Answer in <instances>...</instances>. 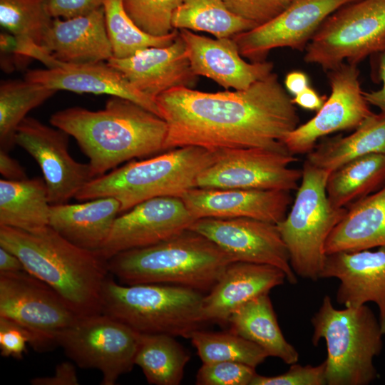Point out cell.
Masks as SVG:
<instances>
[{
    "label": "cell",
    "instance_id": "obj_9",
    "mask_svg": "<svg viewBox=\"0 0 385 385\" xmlns=\"http://www.w3.org/2000/svg\"><path fill=\"white\" fill-rule=\"evenodd\" d=\"M304 60L328 71L385 51V0H358L331 14L305 48Z\"/></svg>",
    "mask_w": 385,
    "mask_h": 385
},
{
    "label": "cell",
    "instance_id": "obj_25",
    "mask_svg": "<svg viewBox=\"0 0 385 385\" xmlns=\"http://www.w3.org/2000/svg\"><path fill=\"white\" fill-rule=\"evenodd\" d=\"M120 213V203L103 197L76 204L52 205L48 225L73 244L98 251Z\"/></svg>",
    "mask_w": 385,
    "mask_h": 385
},
{
    "label": "cell",
    "instance_id": "obj_2",
    "mask_svg": "<svg viewBox=\"0 0 385 385\" xmlns=\"http://www.w3.org/2000/svg\"><path fill=\"white\" fill-rule=\"evenodd\" d=\"M50 123L76 140L89 159L94 178L124 162L163 151L168 133L163 118L117 96L98 111L78 106L58 111Z\"/></svg>",
    "mask_w": 385,
    "mask_h": 385
},
{
    "label": "cell",
    "instance_id": "obj_10",
    "mask_svg": "<svg viewBox=\"0 0 385 385\" xmlns=\"http://www.w3.org/2000/svg\"><path fill=\"white\" fill-rule=\"evenodd\" d=\"M139 333L104 314L81 317L59 333L57 346L78 366L102 373V385H114L131 371Z\"/></svg>",
    "mask_w": 385,
    "mask_h": 385
},
{
    "label": "cell",
    "instance_id": "obj_8",
    "mask_svg": "<svg viewBox=\"0 0 385 385\" xmlns=\"http://www.w3.org/2000/svg\"><path fill=\"white\" fill-rule=\"evenodd\" d=\"M301 183L285 217L277 224L297 277L317 281L327 257L325 244L346 207L330 203L326 190L329 173L305 160Z\"/></svg>",
    "mask_w": 385,
    "mask_h": 385
},
{
    "label": "cell",
    "instance_id": "obj_27",
    "mask_svg": "<svg viewBox=\"0 0 385 385\" xmlns=\"http://www.w3.org/2000/svg\"><path fill=\"white\" fill-rule=\"evenodd\" d=\"M230 331L260 346L287 364L298 361L299 352L284 337L269 293L247 302L229 318Z\"/></svg>",
    "mask_w": 385,
    "mask_h": 385
},
{
    "label": "cell",
    "instance_id": "obj_7",
    "mask_svg": "<svg viewBox=\"0 0 385 385\" xmlns=\"http://www.w3.org/2000/svg\"><path fill=\"white\" fill-rule=\"evenodd\" d=\"M110 274L102 287V313L135 332L190 339L205 324L203 293L173 284H118Z\"/></svg>",
    "mask_w": 385,
    "mask_h": 385
},
{
    "label": "cell",
    "instance_id": "obj_33",
    "mask_svg": "<svg viewBox=\"0 0 385 385\" xmlns=\"http://www.w3.org/2000/svg\"><path fill=\"white\" fill-rule=\"evenodd\" d=\"M57 91L28 80H6L0 84V145L9 151L15 143L17 128L27 113L52 97Z\"/></svg>",
    "mask_w": 385,
    "mask_h": 385
},
{
    "label": "cell",
    "instance_id": "obj_45",
    "mask_svg": "<svg viewBox=\"0 0 385 385\" xmlns=\"http://www.w3.org/2000/svg\"><path fill=\"white\" fill-rule=\"evenodd\" d=\"M0 173L4 179L21 180L26 179L24 168L9 154V151L0 148Z\"/></svg>",
    "mask_w": 385,
    "mask_h": 385
},
{
    "label": "cell",
    "instance_id": "obj_19",
    "mask_svg": "<svg viewBox=\"0 0 385 385\" xmlns=\"http://www.w3.org/2000/svg\"><path fill=\"white\" fill-rule=\"evenodd\" d=\"M192 216L200 218L257 219L274 224L286 216L289 191L194 188L181 197Z\"/></svg>",
    "mask_w": 385,
    "mask_h": 385
},
{
    "label": "cell",
    "instance_id": "obj_3",
    "mask_svg": "<svg viewBox=\"0 0 385 385\" xmlns=\"http://www.w3.org/2000/svg\"><path fill=\"white\" fill-rule=\"evenodd\" d=\"M0 247L16 255L26 272L79 316L102 313V287L110 273L98 251L73 244L49 225L31 231L0 226Z\"/></svg>",
    "mask_w": 385,
    "mask_h": 385
},
{
    "label": "cell",
    "instance_id": "obj_26",
    "mask_svg": "<svg viewBox=\"0 0 385 385\" xmlns=\"http://www.w3.org/2000/svg\"><path fill=\"white\" fill-rule=\"evenodd\" d=\"M385 250V185L346 207L325 244V253Z\"/></svg>",
    "mask_w": 385,
    "mask_h": 385
},
{
    "label": "cell",
    "instance_id": "obj_42",
    "mask_svg": "<svg viewBox=\"0 0 385 385\" xmlns=\"http://www.w3.org/2000/svg\"><path fill=\"white\" fill-rule=\"evenodd\" d=\"M35 339L33 334L21 325L0 317V350L5 357L21 359L29 344L32 347Z\"/></svg>",
    "mask_w": 385,
    "mask_h": 385
},
{
    "label": "cell",
    "instance_id": "obj_41",
    "mask_svg": "<svg viewBox=\"0 0 385 385\" xmlns=\"http://www.w3.org/2000/svg\"><path fill=\"white\" fill-rule=\"evenodd\" d=\"M0 46L1 54H11L24 63L29 59H35L43 63L47 68H55L61 63L41 44L29 38L16 36L6 31L1 33Z\"/></svg>",
    "mask_w": 385,
    "mask_h": 385
},
{
    "label": "cell",
    "instance_id": "obj_21",
    "mask_svg": "<svg viewBox=\"0 0 385 385\" xmlns=\"http://www.w3.org/2000/svg\"><path fill=\"white\" fill-rule=\"evenodd\" d=\"M107 63L137 90L155 99L173 88H192L197 81L180 34L169 46L146 48L125 58L112 57Z\"/></svg>",
    "mask_w": 385,
    "mask_h": 385
},
{
    "label": "cell",
    "instance_id": "obj_43",
    "mask_svg": "<svg viewBox=\"0 0 385 385\" xmlns=\"http://www.w3.org/2000/svg\"><path fill=\"white\" fill-rule=\"evenodd\" d=\"M104 0H48L53 19H71L87 15L103 6Z\"/></svg>",
    "mask_w": 385,
    "mask_h": 385
},
{
    "label": "cell",
    "instance_id": "obj_4",
    "mask_svg": "<svg viewBox=\"0 0 385 385\" xmlns=\"http://www.w3.org/2000/svg\"><path fill=\"white\" fill-rule=\"evenodd\" d=\"M232 262L215 243L188 229L158 244L120 252L107 266L123 284H173L203 293Z\"/></svg>",
    "mask_w": 385,
    "mask_h": 385
},
{
    "label": "cell",
    "instance_id": "obj_36",
    "mask_svg": "<svg viewBox=\"0 0 385 385\" xmlns=\"http://www.w3.org/2000/svg\"><path fill=\"white\" fill-rule=\"evenodd\" d=\"M48 0H0V25L16 36L41 44L53 18Z\"/></svg>",
    "mask_w": 385,
    "mask_h": 385
},
{
    "label": "cell",
    "instance_id": "obj_16",
    "mask_svg": "<svg viewBox=\"0 0 385 385\" xmlns=\"http://www.w3.org/2000/svg\"><path fill=\"white\" fill-rule=\"evenodd\" d=\"M358 0H292L270 21L233 37L240 55L250 62L265 61L274 48L303 51L323 21L340 7Z\"/></svg>",
    "mask_w": 385,
    "mask_h": 385
},
{
    "label": "cell",
    "instance_id": "obj_32",
    "mask_svg": "<svg viewBox=\"0 0 385 385\" xmlns=\"http://www.w3.org/2000/svg\"><path fill=\"white\" fill-rule=\"evenodd\" d=\"M175 29L204 31L215 38H232L257 26L232 13L222 0H182L173 19Z\"/></svg>",
    "mask_w": 385,
    "mask_h": 385
},
{
    "label": "cell",
    "instance_id": "obj_24",
    "mask_svg": "<svg viewBox=\"0 0 385 385\" xmlns=\"http://www.w3.org/2000/svg\"><path fill=\"white\" fill-rule=\"evenodd\" d=\"M41 45L63 63L108 61L113 56L103 6L71 19H53Z\"/></svg>",
    "mask_w": 385,
    "mask_h": 385
},
{
    "label": "cell",
    "instance_id": "obj_23",
    "mask_svg": "<svg viewBox=\"0 0 385 385\" xmlns=\"http://www.w3.org/2000/svg\"><path fill=\"white\" fill-rule=\"evenodd\" d=\"M285 280L284 272L276 267L232 262L207 294L204 295L203 321L227 324L229 318L239 307L260 295L269 293Z\"/></svg>",
    "mask_w": 385,
    "mask_h": 385
},
{
    "label": "cell",
    "instance_id": "obj_29",
    "mask_svg": "<svg viewBox=\"0 0 385 385\" xmlns=\"http://www.w3.org/2000/svg\"><path fill=\"white\" fill-rule=\"evenodd\" d=\"M50 207L43 178L0 180V226L26 231L44 227Z\"/></svg>",
    "mask_w": 385,
    "mask_h": 385
},
{
    "label": "cell",
    "instance_id": "obj_47",
    "mask_svg": "<svg viewBox=\"0 0 385 385\" xmlns=\"http://www.w3.org/2000/svg\"><path fill=\"white\" fill-rule=\"evenodd\" d=\"M326 97L321 96L314 88L308 87L292 98L293 103L309 111H318L323 106Z\"/></svg>",
    "mask_w": 385,
    "mask_h": 385
},
{
    "label": "cell",
    "instance_id": "obj_6",
    "mask_svg": "<svg viewBox=\"0 0 385 385\" xmlns=\"http://www.w3.org/2000/svg\"><path fill=\"white\" fill-rule=\"evenodd\" d=\"M311 323L312 344L326 342L327 385H368L376 379L374 360L383 349L384 334L367 305L338 309L325 295Z\"/></svg>",
    "mask_w": 385,
    "mask_h": 385
},
{
    "label": "cell",
    "instance_id": "obj_40",
    "mask_svg": "<svg viewBox=\"0 0 385 385\" xmlns=\"http://www.w3.org/2000/svg\"><path fill=\"white\" fill-rule=\"evenodd\" d=\"M222 1L232 13L258 26L282 13L292 0H222Z\"/></svg>",
    "mask_w": 385,
    "mask_h": 385
},
{
    "label": "cell",
    "instance_id": "obj_35",
    "mask_svg": "<svg viewBox=\"0 0 385 385\" xmlns=\"http://www.w3.org/2000/svg\"><path fill=\"white\" fill-rule=\"evenodd\" d=\"M190 339L202 364L234 361L256 368L268 357L257 344L230 330L212 332L200 329Z\"/></svg>",
    "mask_w": 385,
    "mask_h": 385
},
{
    "label": "cell",
    "instance_id": "obj_17",
    "mask_svg": "<svg viewBox=\"0 0 385 385\" xmlns=\"http://www.w3.org/2000/svg\"><path fill=\"white\" fill-rule=\"evenodd\" d=\"M195 220L182 198H151L116 217L98 252L107 261L120 252L165 241L188 230Z\"/></svg>",
    "mask_w": 385,
    "mask_h": 385
},
{
    "label": "cell",
    "instance_id": "obj_38",
    "mask_svg": "<svg viewBox=\"0 0 385 385\" xmlns=\"http://www.w3.org/2000/svg\"><path fill=\"white\" fill-rule=\"evenodd\" d=\"M255 368L234 361L202 364L196 375L197 385H251Z\"/></svg>",
    "mask_w": 385,
    "mask_h": 385
},
{
    "label": "cell",
    "instance_id": "obj_20",
    "mask_svg": "<svg viewBox=\"0 0 385 385\" xmlns=\"http://www.w3.org/2000/svg\"><path fill=\"white\" fill-rule=\"evenodd\" d=\"M179 34L193 73L210 78L226 89H247L273 69L272 62L245 61L232 38H211L188 29L179 30Z\"/></svg>",
    "mask_w": 385,
    "mask_h": 385
},
{
    "label": "cell",
    "instance_id": "obj_28",
    "mask_svg": "<svg viewBox=\"0 0 385 385\" xmlns=\"http://www.w3.org/2000/svg\"><path fill=\"white\" fill-rule=\"evenodd\" d=\"M385 153V115L371 114L354 132L328 138L307 154L306 161L329 173L360 157Z\"/></svg>",
    "mask_w": 385,
    "mask_h": 385
},
{
    "label": "cell",
    "instance_id": "obj_13",
    "mask_svg": "<svg viewBox=\"0 0 385 385\" xmlns=\"http://www.w3.org/2000/svg\"><path fill=\"white\" fill-rule=\"evenodd\" d=\"M329 98L317 114L289 133L283 143L292 154H307L319 139L335 132L354 130L372 112L365 100L357 65L344 62L328 71Z\"/></svg>",
    "mask_w": 385,
    "mask_h": 385
},
{
    "label": "cell",
    "instance_id": "obj_22",
    "mask_svg": "<svg viewBox=\"0 0 385 385\" xmlns=\"http://www.w3.org/2000/svg\"><path fill=\"white\" fill-rule=\"evenodd\" d=\"M24 79L56 91L107 94L130 100L160 116L156 99L133 87L107 61L63 63L52 68L28 71Z\"/></svg>",
    "mask_w": 385,
    "mask_h": 385
},
{
    "label": "cell",
    "instance_id": "obj_31",
    "mask_svg": "<svg viewBox=\"0 0 385 385\" xmlns=\"http://www.w3.org/2000/svg\"><path fill=\"white\" fill-rule=\"evenodd\" d=\"M175 337L140 334L134 364L150 384L178 385L183 378L190 354Z\"/></svg>",
    "mask_w": 385,
    "mask_h": 385
},
{
    "label": "cell",
    "instance_id": "obj_18",
    "mask_svg": "<svg viewBox=\"0 0 385 385\" xmlns=\"http://www.w3.org/2000/svg\"><path fill=\"white\" fill-rule=\"evenodd\" d=\"M336 278L337 302L344 307L374 303L385 334V250H364L327 255L320 279Z\"/></svg>",
    "mask_w": 385,
    "mask_h": 385
},
{
    "label": "cell",
    "instance_id": "obj_14",
    "mask_svg": "<svg viewBox=\"0 0 385 385\" xmlns=\"http://www.w3.org/2000/svg\"><path fill=\"white\" fill-rule=\"evenodd\" d=\"M69 135L38 119L26 117L19 125L15 143L38 164L51 205L67 203L94 178L88 163L75 160L68 152Z\"/></svg>",
    "mask_w": 385,
    "mask_h": 385
},
{
    "label": "cell",
    "instance_id": "obj_39",
    "mask_svg": "<svg viewBox=\"0 0 385 385\" xmlns=\"http://www.w3.org/2000/svg\"><path fill=\"white\" fill-rule=\"evenodd\" d=\"M251 385H327L326 362L315 366L296 362L286 372L276 376L257 374Z\"/></svg>",
    "mask_w": 385,
    "mask_h": 385
},
{
    "label": "cell",
    "instance_id": "obj_11",
    "mask_svg": "<svg viewBox=\"0 0 385 385\" xmlns=\"http://www.w3.org/2000/svg\"><path fill=\"white\" fill-rule=\"evenodd\" d=\"M0 317L27 329L38 351L57 346L58 334L81 317L53 289L26 271L0 272Z\"/></svg>",
    "mask_w": 385,
    "mask_h": 385
},
{
    "label": "cell",
    "instance_id": "obj_44",
    "mask_svg": "<svg viewBox=\"0 0 385 385\" xmlns=\"http://www.w3.org/2000/svg\"><path fill=\"white\" fill-rule=\"evenodd\" d=\"M32 385H78L75 366L70 361L58 364L54 374L49 376H38L31 380Z\"/></svg>",
    "mask_w": 385,
    "mask_h": 385
},
{
    "label": "cell",
    "instance_id": "obj_30",
    "mask_svg": "<svg viewBox=\"0 0 385 385\" xmlns=\"http://www.w3.org/2000/svg\"><path fill=\"white\" fill-rule=\"evenodd\" d=\"M385 184V153L354 159L332 172L326 190L332 206L345 208Z\"/></svg>",
    "mask_w": 385,
    "mask_h": 385
},
{
    "label": "cell",
    "instance_id": "obj_46",
    "mask_svg": "<svg viewBox=\"0 0 385 385\" xmlns=\"http://www.w3.org/2000/svg\"><path fill=\"white\" fill-rule=\"evenodd\" d=\"M379 54L378 73L383 86L378 91L364 92V96L369 105L377 107L385 115V51Z\"/></svg>",
    "mask_w": 385,
    "mask_h": 385
},
{
    "label": "cell",
    "instance_id": "obj_37",
    "mask_svg": "<svg viewBox=\"0 0 385 385\" xmlns=\"http://www.w3.org/2000/svg\"><path fill=\"white\" fill-rule=\"evenodd\" d=\"M182 0H123L128 15L143 32L154 36L171 33L173 16Z\"/></svg>",
    "mask_w": 385,
    "mask_h": 385
},
{
    "label": "cell",
    "instance_id": "obj_1",
    "mask_svg": "<svg viewBox=\"0 0 385 385\" xmlns=\"http://www.w3.org/2000/svg\"><path fill=\"white\" fill-rule=\"evenodd\" d=\"M156 103L168 126L164 150L188 145L212 151L285 149L283 140L299 125L292 98L272 72L245 90L179 87L157 96Z\"/></svg>",
    "mask_w": 385,
    "mask_h": 385
},
{
    "label": "cell",
    "instance_id": "obj_49",
    "mask_svg": "<svg viewBox=\"0 0 385 385\" xmlns=\"http://www.w3.org/2000/svg\"><path fill=\"white\" fill-rule=\"evenodd\" d=\"M26 271L20 259L9 250L0 247V272Z\"/></svg>",
    "mask_w": 385,
    "mask_h": 385
},
{
    "label": "cell",
    "instance_id": "obj_48",
    "mask_svg": "<svg viewBox=\"0 0 385 385\" xmlns=\"http://www.w3.org/2000/svg\"><path fill=\"white\" fill-rule=\"evenodd\" d=\"M284 86L287 91L295 96L309 87V77L301 71H290L285 76Z\"/></svg>",
    "mask_w": 385,
    "mask_h": 385
},
{
    "label": "cell",
    "instance_id": "obj_34",
    "mask_svg": "<svg viewBox=\"0 0 385 385\" xmlns=\"http://www.w3.org/2000/svg\"><path fill=\"white\" fill-rule=\"evenodd\" d=\"M103 6L113 57L125 58L146 48L167 46L179 35L178 29L163 36H154L143 32L128 15L123 0H104Z\"/></svg>",
    "mask_w": 385,
    "mask_h": 385
},
{
    "label": "cell",
    "instance_id": "obj_15",
    "mask_svg": "<svg viewBox=\"0 0 385 385\" xmlns=\"http://www.w3.org/2000/svg\"><path fill=\"white\" fill-rule=\"evenodd\" d=\"M188 229L210 240L235 262L276 267L289 283H297L277 224L247 217H207L195 220Z\"/></svg>",
    "mask_w": 385,
    "mask_h": 385
},
{
    "label": "cell",
    "instance_id": "obj_5",
    "mask_svg": "<svg viewBox=\"0 0 385 385\" xmlns=\"http://www.w3.org/2000/svg\"><path fill=\"white\" fill-rule=\"evenodd\" d=\"M216 158V151L188 145L155 157L132 160L85 185L76 195L78 201L112 197L120 203V213L158 197H182L197 187L200 174Z\"/></svg>",
    "mask_w": 385,
    "mask_h": 385
},
{
    "label": "cell",
    "instance_id": "obj_12",
    "mask_svg": "<svg viewBox=\"0 0 385 385\" xmlns=\"http://www.w3.org/2000/svg\"><path fill=\"white\" fill-rule=\"evenodd\" d=\"M296 161V155L287 148L220 150L198 176L196 188L291 192L297 190L302 175V170L290 167Z\"/></svg>",
    "mask_w": 385,
    "mask_h": 385
}]
</instances>
